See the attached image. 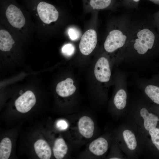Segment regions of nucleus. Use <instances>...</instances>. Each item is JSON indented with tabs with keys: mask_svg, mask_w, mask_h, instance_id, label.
<instances>
[{
	"mask_svg": "<svg viewBox=\"0 0 159 159\" xmlns=\"http://www.w3.org/2000/svg\"><path fill=\"white\" fill-rule=\"evenodd\" d=\"M123 85L117 91L113 99V103L116 107L119 110L123 109L127 102V95Z\"/></svg>",
	"mask_w": 159,
	"mask_h": 159,
	"instance_id": "17",
	"label": "nucleus"
},
{
	"mask_svg": "<svg viewBox=\"0 0 159 159\" xmlns=\"http://www.w3.org/2000/svg\"><path fill=\"white\" fill-rule=\"evenodd\" d=\"M108 146L107 140L104 138L100 137L91 142L89 145V149L94 155L100 156L107 151Z\"/></svg>",
	"mask_w": 159,
	"mask_h": 159,
	"instance_id": "10",
	"label": "nucleus"
},
{
	"mask_svg": "<svg viewBox=\"0 0 159 159\" xmlns=\"http://www.w3.org/2000/svg\"><path fill=\"white\" fill-rule=\"evenodd\" d=\"M11 149L12 143L10 139L7 137L3 138L0 143V159H8Z\"/></svg>",
	"mask_w": 159,
	"mask_h": 159,
	"instance_id": "18",
	"label": "nucleus"
},
{
	"mask_svg": "<svg viewBox=\"0 0 159 159\" xmlns=\"http://www.w3.org/2000/svg\"><path fill=\"white\" fill-rule=\"evenodd\" d=\"M148 132L153 143L159 151V128L151 129Z\"/></svg>",
	"mask_w": 159,
	"mask_h": 159,
	"instance_id": "20",
	"label": "nucleus"
},
{
	"mask_svg": "<svg viewBox=\"0 0 159 159\" xmlns=\"http://www.w3.org/2000/svg\"><path fill=\"white\" fill-rule=\"evenodd\" d=\"M152 17L157 29L159 32V10L153 14Z\"/></svg>",
	"mask_w": 159,
	"mask_h": 159,
	"instance_id": "25",
	"label": "nucleus"
},
{
	"mask_svg": "<svg viewBox=\"0 0 159 159\" xmlns=\"http://www.w3.org/2000/svg\"><path fill=\"white\" fill-rule=\"evenodd\" d=\"M15 42L9 33L6 30L0 31V49L3 51H9Z\"/></svg>",
	"mask_w": 159,
	"mask_h": 159,
	"instance_id": "16",
	"label": "nucleus"
},
{
	"mask_svg": "<svg viewBox=\"0 0 159 159\" xmlns=\"http://www.w3.org/2000/svg\"><path fill=\"white\" fill-rule=\"evenodd\" d=\"M35 152L38 156L41 159H49L52 155L51 148L44 140L39 139L34 144Z\"/></svg>",
	"mask_w": 159,
	"mask_h": 159,
	"instance_id": "13",
	"label": "nucleus"
},
{
	"mask_svg": "<svg viewBox=\"0 0 159 159\" xmlns=\"http://www.w3.org/2000/svg\"><path fill=\"white\" fill-rule=\"evenodd\" d=\"M78 127L80 133L84 138L90 139L93 136L94 123L90 117L85 115L81 117L78 121Z\"/></svg>",
	"mask_w": 159,
	"mask_h": 159,
	"instance_id": "8",
	"label": "nucleus"
},
{
	"mask_svg": "<svg viewBox=\"0 0 159 159\" xmlns=\"http://www.w3.org/2000/svg\"><path fill=\"white\" fill-rule=\"evenodd\" d=\"M94 74L96 79L100 82H107L110 81L111 71L107 58L102 57L98 60L95 65Z\"/></svg>",
	"mask_w": 159,
	"mask_h": 159,
	"instance_id": "5",
	"label": "nucleus"
},
{
	"mask_svg": "<svg viewBox=\"0 0 159 159\" xmlns=\"http://www.w3.org/2000/svg\"><path fill=\"white\" fill-rule=\"evenodd\" d=\"M37 11L41 20L44 23L49 24L56 21L59 13L54 6L47 3L41 1L38 4Z\"/></svg>",
	"mask_w": 159,
	"mask_h": 159,
	"instance_id": "4",
	"label": "nucleus"
},
{
	"mask_svg": "<svg viewBox=\"0 0 159 159\" xmlns=\"http://www.w3.org/2000/svg\"><path fill=\"white\" fill-rule=\"evenodd\" d=\"M140 114L143 120V125L145 129L148 131L156 127L158 122V117L154 114L150 112L145 107H143L140 110Z\"/></svg>",
	"mask_w": 159,
	"mask_h": 159,
	"instance_id": "11",
	"label": "nucleus"
},
{
	"mask_svg": "<svg viewBox=\"0 0 159 159\" xmlns=\"http://www.w3.org/2000/svg\"><path fill=\"white\" fill-rule=\"evenodd\" d=\"M97 42V35L95 31L90 29L86 31L82 35L79 48L83 55H88L94 50Z\"/></svg>",
	"mask_w": 159,
	"mask_h": 159,
	"instance_id": "3",
	"label": "nucleus"
},
{
	"mask_svg": "<svg viewBox=\"0 0 159 159\" xmlns=\"http://www.w3.org/2000/svg\"><path fill=\"white\" fill-rule=\"evenodd\" d=\"M6 15L9 22L14 27L21 28L25 24V19L22 12L15 5L11 4L8 7Z\"/></svg>",
	"mask_w": 159,
	"mask_h": 159,
	"instance_id": "7",
	"label": "nucleus"
},
{
	"mask_svg": "<svg viewBox=\"0 0 159 159\" xmlns=\"http://www.w3.org/2000/svg\"><path fill=\"white\" fill-rule=\"evenodd\" d=\"M144 91L146 95L153 102L159 105V77L146 84Z\"/></svg>",
	"mask_w": 159,
	"mask_h": 159,
	"instance_id": "12",
	"label": "nucleus"
},
{
	"mask_svg": "<svg viewBox=\"0 0 159 159\" xmlns=\"http://www.w3.org/2000/svg\"><path fill=\"white\" fill-rule=\"evenodd\" d=\"M36 102V98L33 93L28 90L20 96L15 101L17 110L21 113H26L32 108Z\"/></svg>",
	"mask_w": 159,
	"mask_h": 159,
	"instance_id": "6",
	"label": "nucleus"
},
{
	"mask_svg": "<svg viewBox=\"0 0 159 159\" xmlns=\"http://www.w3.org/2000/svg\"><path fill=\"white\" fill-rule=\"evenodd\" d=\"M73 82V80L70 78H67L59 82L56 88L57 94L62 97H66L72 95L76 90Z\"/></svg>",
	"mask_w": 159,
	"mask_h": 159,
	"instance_id": "9",
	"label": "nucleus"
},
{
	"mask_svg": "<svg viewBox=\"0 0 159 159\" xmlns=\"http://www.w3.org/2000/svg\"><path fill=\"white\" fill-rule=\"evenodd\" d=\"M159 52V32L153 17L138 18L132 20L125 59L146 58Z\"/></svg>",
	"mask_w": 159,
	"mask_h": 159,
	"instance_id": "1",
	"label": "nucleus"
},
{
	"mask_svg": "<svg viewBox=\"0 0 159 159\" xmlns=\"http://www.w3.org/2000/svg\"><path fill=\"white\" fill-rule=\"evenodd\" d=\"M122 135L127 148L131 150H134L137 146V141L134 133L130 130L126 129L123 131Z\"/></svg>",
	"mask_w": 159,
	"mask_h": 159,
	"instance_id": "19",
	"label": "nucleus"
},
{
	"mask_svg": "<svg viewBox=\"0 0 159 159\" xmlns=\"http://www.w3.org/2000/svg\"><path fill=\"white\" fill-rule=\"evenodd\" d=\"M87 6L94 10L108 9L116 4V0H84Z\"/></svg>",
	"mask_w": 159,
	"mask_h": 159,
	"instance_id": "14",
	"label": "nucleus"
},
{
	"mask_svg": "<svg viewBox=\"0 0 159 159\" xmlns=\"http://www.w3.org/2000/svg\"><path fill=\"white\" fill-rule=\"evenodd\" d=\"M68 34L70 39L73 40L78 39L80 35L79 31L74 28H69L68 31Z\"/></svg>",
	"mask_w": 159,
	"mask_h": 159,
	"instance_id": "23",
	"label": "nucleus"
},
{
	"mask_svg": "<svg viewBox=\"0 0 159 159\" xmlns=\"http://www.w3.org/2000/svg\"><path fill=\"white\" fill-rule=\"evenodd\" d=\"M56 126L59 129L64 130L67 128L68 127V124L65 120H58L57 122Z\"/></svg>",
	"mask_w": 159,
	"mask_h": 159,
	"instance_id": "24",
	"label": "nucleus"
},
{
	"mask_svg": "<svg viewBox=\"0 0 159 159\" xmlns=\"http://www.w3.org/2000/svg\"><path fill=\"white\" fill-rule=\"evenodd\" d=\"M155 4L159 5V0H149Z\"/></svg>",
	"mask_w": 159,
	"mask_h": 159,
	"instance_id": "26",
	"label": "nucleus"
},
{
	"mask_svg": "<svg viewBox=\"0 0 159 159\" xmlns=\"http://www.w3.org/2000/svg\"><path fill=\"white\" fill-rule=\"evenodd\" d=\"M111 159H120V158H118V157H113L111 158H110Z\"/></svg>",
	"mask_w": 159,
	"mask_h": 159,
	"instance_id": "27",
	"label": "nucleus"
},
{
	"mask_svg": "<svg viewBox=\"0 0 159 159\" xmlns=\"http://www.w3.org/2000/svg\"><path fill=\"white\" fill-rule=\"evenodd\" d=\"M113 27L109 31L104 44L107 53H116L119 59H125V51L130 37L132 20L127 14L122 15L114 22Z\"/></svg>",
	"mask_w": 159,
	"mask_h": 159,
	"instance_id": "2",
	"label": "nucleus"
},
{
	"mask_svg": "<svg viewBox=\"0 0 159 159\" xmlns=\"http://www.w3.org/2000/svg\"><path fill=\"white\" fill-rule=\"evenodd\" d=\"M75 49L74 47L72 44L68 43L63 46L62 49V51L64 55L69 57L74 53Z\"/></svg>",
	"mask_w": 159,
	"mask_h": 159,
	"instance_id": "21",
	"label": "nucleus"
},
{
	"mask_svg": "<svg viewBox=\"0 0 159 159\" xmlns=\"http://www.w3.org/2000/svg\"><path fill=\"white\" fill-rule=\"evenodd\" d=\"M68 150V146L63 138H58L55 140L53 148V151L54 155L56 159L63 158L67 154Z\"/></svg>",
	"mask_w": 159,
	"mask_h": 159,
	"instance_id": "15",
	"label": "nucleus"
},
{
	"mask_svg": "<svg viewBox=\"0 0 159 159\" xmlns=\"http://www.w3.org/2000/svg\"><path fill=\"white\" fill-rule=\"evenodd\" d=\"M140 0H122V5L128 9H135L138 7Z\"/></svg>",
	"mask_w": 159,
	"mask_h": 159,
	"instance_id": "22",
	"label": "nucleus"
}]
</instances>
